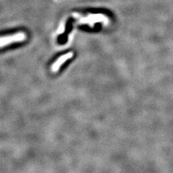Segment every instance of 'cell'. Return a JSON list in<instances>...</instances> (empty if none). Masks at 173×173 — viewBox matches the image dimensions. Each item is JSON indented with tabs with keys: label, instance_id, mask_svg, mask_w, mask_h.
Here are the masks:
<instances>
[{
	"label": "cell",
	"instance_id": "6da1fadb",
	"mask_svg": "<svg viewBox=\"0 0 173 173\" xmlns=\"http://www.w3.org/2000/svg\"><path fill=\"white\" fill-rule=\"evenodd\" d=\"M24 38H25V36L24 35L23 33L16 34L15 35L11 36V37L0 38V46H3V45H5L10 43L23 41Z\"/></svg>",
	"mask_w": 173,
	"mask_h": 173
},
{
	"label": "cell",
	"instance_id": "7a4b0ae2",
	"mask_svg": "<svg viewBox=\"0 0 173 173\" xmlns=\"http://www.w3.org/2000/svg\"><path fill=\"white\" fill-rule=\"evenodd\" d=\"M72 57V54L71 53H67L64 54V55H62V57H60L52 66V70L54 72L57 71L63 63H65L67 60L70 59Z\"/></svg>",
	"mask_w": 173,
	"mask_h": 173
}]
</instances>
